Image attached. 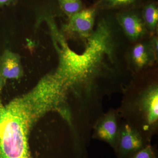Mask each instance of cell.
I'll return each mask as SVG.
<instances>
[{"instance_id": "15", "label": "cell", "mask_w": 158, "mask_h": 158, "mask_svg": "<svg viewBox=\"0 0 158 158\" xmlns=\"http://www.w3.org/2000/svg\"><path fill=\"white\" fill-rule=\"evenodd\" d=\"M15 0H0V9L9 6L15 2Z\"/></svg>"}, {"instance_id": "2", "label": "cell", "mask_w": 158, "mask_h": 158, "mask_svg": "<svg viewBox=\"0 0 158 158\" xmlns=\"http://www.w3.org/2000/svg\"><path fill=\"white\" fill-rule=\"evenodd\" d=\"M117 109L122 119L151 142L158 130V85L148 81L141 87L125 89Z\"/></svg>"}, {"instance_id": "8", "label": "cell", "mask_w": 158, "mask_h": 158, "mask_svg": "<svg viewBox=\"0 0 158 158\" xmlns=\"http://www.w3.org/2000/svg\"><path fill=\"white\" fill-rule=\"evenodd\" d=\"M0 73L4 81L18 80L23 75L20 56L18 54L6 50L0 55Z\"/></svg>"}, {"instance_id": "12", "label": "cell", "mask_w": 158, "mask_h": 158, "mask_svg": "<svg viewBox=\"0 0 158 158\" xmlns=\"http://www.w3.org/2000/svg\"><path fill=\"white\" fill-rule=\"evenodd\" d=\"M60 9L69 18L84 9L82 0H57Z\"/></svg>"}, {"instance_id": "4", "label": "cell", "mask_w": 158, "mask_h": 158, "mask_svg": "<svg viewBox=\"0 0 158 158\" xmlns=\"http://www.w3.org/2000/svg\"><path fill=\"white\" fill-rule=\"evenodd\" d=\"M121 120L117 109L111 108L95 123L91 138L107 143L115 152L118 144Z\"/></svg>"}, {"instance_id": "6", "label": "cell", "mask_w": 158, "mask_h": 158, "mask_svg": "<svg viewBox=\"0 0 158 158\" xmlns=\"http://www.w3.org/2000/svg\"><path fill=\"white\" fill-rule=\"evenodd\" d=\"M98 9L95 6L84 8L69 18L64 26L65 31L81 37L88 38L93 33L95 18Z\"/></svg>"}, {"instance_id": "3", "label": "cell", "mask_w": 158, "mask_h": 158, "mask_svg": "<svg viewBox=\"0 0 158 158\" xmlns=\"http://www.w3.org/2000/svg\"><path fill=\"white\" fill-rule=\"evenodd\" d=\"M32 124L21 109L0 102V158H31L28 133Z\"/></svg>"}, {"instance_id": "10", "label": "cell", "mask_w": 158, "mask_h": 158, "mask_svg": "<svg viewBox=\"0 0 158 158\" xmlns=\"http://www.w3.org/2000/svg\"><path fill=\"white\" fill-rule=\"evenodd\" d=\"M142 0H98L95 6L98 9L111 10L135 8Z\"/></svg>"}, {"instance_id": "11", "label": "cell", "mask_w": 158, "mask_h": 158, "mask_svg": "<svg viewBox=\"0 0 158 158\" xmlns=\"http://www.w3.org/2000/svg\"><path fill=\"white\" fill-rule=\"evenodd\" d=\"M141 16L145 26L150 31H154L157 27L158 7L156 2L145 4L142 9Z\"/></svg>"}, {"instance_id": "17", "label": "cell", "mask_w": 158, "mask_h": 158, "mask_svg": "<svg viewBox=\"0 0 158 158\" xmlns=\"http://www.w3.org/2000/svg\"><path fill=\"white\" fill-rule=\"evenodd\" d=\"M52 76L55 79V80H56V81L57 82H58V84H59V85H60V87H61V88H62V87H61V86H60V85H59V83H58V81H56V79H55V78L53 76ZM63 92H64V91H63ZM64 94L65 95V93H64ZM65 99H66V97H65ZM66 104H67V103H66ZM66 106H67V104H66ZM67 107H68L67 106V107H66V113H65V115H64V116H62V117H63V118H68V117H69L68 116H69V113L68 109V108Z\"/></svg>"}, {"instance_id": "1", "label": "cell", "mask_w": 158, "mask_h": 158, "mask_svg": "<svg viewBox=\"0 0 158 158\" xmlns=\"http://www.w3.org/2000/svg\"><path fill=\"white\" fill-rule=\"evenodd\" d=\"M106 22L102 20L88 38L85 53L81 56L73 53L76 60H61L57 70L69 94H75L82 106L93 112L102 110L104 98L109 95L103 81L117 75L115 69L102 60V54L112 50L111 31Z\"/></svg>"}, {"instance_id": "14", "label": "cell", "mask_w": 158, "mask_h": 158, "mask_svg": "<svg viewBox=\"0 0 158 158\" xmlns=\"http://www.w3.org/2000/svg\"><path fill=\"white\" fill-rule=\"evenodd\" d=\"M158 38L156 37H153L149 46L156 60H157L158 59Z\"/></svg>"}, {"instance_id": "7", "label": "cell", "mask_w": 158, "mask_h": 158, "mask_svg": "<svg viewBox=\"0 0 158 158\" xmlns=\"http://www.w3.org/2000/svg\"><path fill=\"white\" fill-rule=\"evenodd\" d=\"M116 19L129 38L138 40L144 36L146 32L145 24L141 14L135 8L127 9L117 13Z\"/></svg>"}, {"instance_id": "9", "label": "cell", "mask_w": 158, "mask_h": 158, "mask_svg": "<svg viewBox=\"0 0 158 158\" xmlns=\"http://www.w3.org/2000/svg\"><path fill=\"white\" fill-rule=\"evenodd\" d=\"M132 58L137 73L142 71L156 61L149 44L144 43H138L135 46L132 51Z\"/></svg>"}, {"instance_id": "5", "label": "cell", "mask_w": 158, "mask_h": 158, "mask_svg": "<svg viewBox=\"0 0 158 158\" xmlns=\"http://www.w3.org/2000/svg\"><path fill=\"white\" fill-rule=\"evenodd\" d=\"M150 143L139 131L122 119L118 144L114 152L117 158H129Z\"/></svg>"}, {"instance_id": "16", "label": "cell", "mask_w": 158, "mask_h": 158, "mask_svg": "<svg viewBox=\"0 0 158 158\" xmlns=\"http://www.w3.org/2000/svg\"><path fill=\"white\" fill-rule=\"evenodd\" d=\"M6 82L3 79L2 75H1V73H0V96H1L3 88L5 86V84H6Z\"/></svg>"}, {"instance_id": "13", "label": "cell", "mask_w": 158, "mask_h": 158, "mask_svg": "<svg viewBox=\"0 0 158 158\" xmlns=\"http://www.w3.org/2000/svg\"><path fill=\"white\" fill-rule=\"evenodd\" d=\"M129 158H157V155L156 148L150 143Z\"/></svg>"}]
</instances>
